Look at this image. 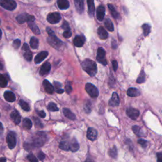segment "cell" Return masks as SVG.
I'll return each mask as SVG.
<instances>
[{
	"mask_svg": "<svg viewBox=\"0 0 162 162\" xmlns=\"http://www.w3.org/2000/svg\"><path fill=\"white\" fill-rule=\"evenodd\" d=\"M42 85H43V86H44L46 92H48V94H50V95L53 94L54 92V89H55V88H54V86L51 83H50L48 80H44V81H43Z\"/></svg>",
	"mask_w": 162,
	"mask_h": 162,
	"instance_id": "cell-18",
	"label": "cell"
},
{
	"mask_svg": "<svg viewBox=\"0 0 162 162\" xmlns=\"http://www.w3.org/2000/svg\"><path fill=\"white\" fill-rule=\"evenodd\" d=\"M63 113L65 116L72 120H75L76 119V116H75V114H74L69 109L67 108H65L63 109Z\"/></svg>",
	"mask_w": 162,
	"mask_h": 162,
	"instance_id": "cell-25",
	"label": "cell"
},
{
	"mask_svg": "<svg viewBox=\"0 0 162 162\" xmlns=\"http://www.w3.org/2000/svg\"><path fill=\"white\" fill-rule=\"evenodd\" d=\"M20 44H21V42H20L19 39H16V40L13 41V46L15 49H17V48H19L20 47Z\"/></svg>",
	"mask_w": 162,
	"mask_h": 162,
	"instance_id": "cell-45",
	"label": "cell"
},
{
	"mask_svg": "<svg viewBox=\"0 0 162 162\" xmlns=\"http://www.w3.org/2000/svg\"><path fill=\"white\" fill-rule=\"evenodd\" d=\"M0 5L5 9L12 11L17 7V3L14 0H0Z\"/></svg>",
	"mask_w": 162,
	"mask_h": 162,
	"instance_id": "cell-4",
	"label": "cell"
},
{
	"mask_svg": "<svg viewBox=\"0 0 162 162\" xmlns=\"http://www.w3.org/2000/svg\"><path fill=\"white\" fill-rule=\"evenodd\" d=\"M35 17L28 13H22L17 17V20L19 24H24L25 22H34Z\"/></svg>",
	"mask_w": 162,
	"mask_h": 162,
	"instance_id": "cell-6",
	"label": "cell"
},
{
	"mask_svg": "<svg viewBox=\"0 0 162 162\" xmlns=\"http://www.w3.org/2000/svg\"><path fill=\"white\" fill-rule=\"evenodd\" d=\"M1 37H2V31L1 29H0V39L1 38Z\"/></svg>",
	"mask_w": 162,
	"mask_h": 162,
	"instance_id": "cell-60",
	"label": "cell"
},
{
	"mask_svg": "<svg viewBox=\"0 0 162 162\" xmlns=\"http://www.w3.org/2000/svg\"><path fill=\"white\" fill-rule=\"evenodd\" d=\"M4 98L8 102H14L16 99V97L14 93L12 91H6L4 93Z\"/></svg>",
	"mask_w": 162,
	"mask_h": 162,
	"instance_id": "cell-23",
	"label": "cell"
},
{
	"mask_svg": "<svg viewBox=\"0 0 162 162\" xmlns=\"http://www.w3.org/2000/svg\"><path fill=\"white\" fill-rule=\"evenodd\" d=\"M38 158L40 160H43L45 158V154L44 153L42 152H40L39 153H38Z\"/></svg>",
	"mask_w": 162,
	"mask_h": 162,
	"instance_id": "cell-49",
	"label": "cell"
},
{
	"mask_svg": "<svg viewBox=\"0 0 162 162\" xmlns=\"http://www.w3.org/2000/svg\"><path fill=\"white\" fill-rule=\"evenodd\" d=\"M105 55L106 52L105 49L102 48H98V52H97L96 59L100 63L103 64V65H107V61L105 58Z\"/></svg>",
	"mask_w": 162,
	"mask_h": 162,
	"instance_id": "cell-8",
	"label": "cell"
},
{
	"mask_svg": "<svg viewBox=\"0 0 162 162\" xmlns=\"http://www.w3.org/2000/svg\"><path fill=\"white\" fill-rule=\"evenodd\" d=\"M85 37L84 35H77L74 39V44L77 47H82L85 42Z\"/></svg>",
	"mask_w": 162,
	"mask_h": 162,
	"instance_id": "cell-16",
	"label": "cell"
},
{
	"mask_svg": "<svg viewBox=\"0 0 162 162\" xmlns=\"http://www.w3.org/2000/svg\"><path fill=\"white\" fill-rule=\"evenodd\" d=\"M132 131H133V132H134V134L138 136H142L141 133V128H140L139 126H137V125L133 126Z\"/></svg>",
	"mask_w": 162,
	"mask_h": 162,
	"instance_id": "cell-40",
	"label": "cell"
},
{
	"mask_svg": "<svg viewBox=\"0 0 162 162\" xmlns=\"http://www.w3.org/2000/svg\"><path fill=\"white\" fill-rule=\"evenodd\" d=\"M127 95L130 97H136L141 95V92L136 88H130L127 90Z\"/></svg>",
	"mask_w": 162,
	"mask_h": 162,
	"instance_id": "cell-22",
	"label": "cell"
},
{
	"mask_svg": "<svg viewBox=\"0 0 162 162\" xmlns=\"http://www.w3.org/2000/svg\"><path fill=\"white\" fill-rule=\"evenodd\" d=\"M59 147L60 149H62L65 151H68L70 150V142L63 141L60 143Z\"/></svg>",
	"mask_w": 162,
	"mask_h": 162,
	"instance_id": "cell-30",
	"label": "cell"
},
{
	"mask_svg": "<svg viewBox=\"0 0 162 162\" xmlns=\"http://www.w3.org/2000/svg\"><path fill=\"white\" fill-rule=\"evenodd\" d=\"M8 84V81L3 74H0V87L5 88Z\"/></svg>",
	"mask_w": 162,
	"mask_h": 162,
	"instance_id": "cell-35",
	"label": "cell"
},
{
	"mask_svg": "<svg viewBox=\"0 0 162 162\" xmlns=\"http://www.w3.org/2000/svg\"><path fill=\"white\" fill-rule=\"evenodd\" d=\"M46 31H47V32L49 36H51V35H55V34H54V32L50 28H49V27L46 28Z\"/></svg>",
	"mask_w": 162,
	"mask_h": 162,
	"instance_id": "cell-54",
	"label": "cell"
},
{
	"mask_svg": "<svg viewBox=\"0 0 162 162\" xmlns=\"http://www.w3.org/2000/svg\"><path fill=\"white\" fill-rule=\"evenodd\" d=\"M30 45L31 46V48L32 49H37L38 48V45H39V41L38 39L35 38V37H32L30 41Z\"/></svg>",
	"mask_w": 162,
	"mask_h": 162,
	"instance_id": "cell-31",
	"label": "cell"
},
{
	"mask_svg": "<svg viewBox=\"0 0 162 162\" xmlns=\"http://www.w3.org/2000/svg\"><path fill=\"white\" fill-rule=\"evenodd\" d=\"M86 91L88 94L92 98H96L99 96L98 89L95 85L91 83H87L86 84Z\"/></svg>",
	"mask_w": 162,
	"mask_h": 162,
	"instance_id": "cell-3",
	"label": "cell"
},
{
	"mask_svg": "<svg viewBox=\"0 0 162 162\" xmlns=\"http://www.w3.org/2000/svg\"><path fill=\"white\" fill-rule=\"evenodd\" d=\"M57 4L61 10H66L69 8L70 4L68 0H57Z\"/></svg>",
	"mask_w": 162,
	"mask_h": 162,
	"instance_id": "cell-24",
	"label": "cell"
},
{
	"mask_svg": "<svg viewBox=\"0 0 162 162\" xmlns=\"http://www.w3.org/2000/svg\"><path fill=\"white\" fill-rule=\"evenodd\" d=\"M10 117L15 124H19L21 121V116L19 111L15 110H13L10 115Z\"/></svg>",
	"mask_w": 162,
	"mask_h": 162,
	"instance_id": "cell-17",
	"label": "cell"
},
{
	"mask_svg": "<svg viewBox=\"0 0 162 162\" xmlns=\"http://www.w3.org/2000/svg\"><path fill=\"white\" fill-rule=\"evenodd\" d=\"M142 28L143 29L144 34H145V36L148 35L150 33V32H151V27H150L149 25L147 24H145L142 26Z\"/></svg>",
	"mask_w": 162,
	"mask_h": 162,
	"instance_id": "cell-37",
	"label": "cell"
},
{
	"mask_svg": "<svg viewBox=\"0 0 162 162\" xmlns=\"http://www.w3.org/2000/svg\"><path fill=\"white\" fill-rule=\"evenodd\" d=\"M126 113L127 116L131 118L132 120H136L139 116V111L137 109L134 108H128L126 110Z\"/></svg>",
	"mask_w": 162,
	"mask_h": 162,
	"instance_id": "cell-10",
	"label": "cell"
},
{
	"mask_svg": "<svg viewBox=\"0 0 162 162\" xmlns=\"http://www.w3.org/2000/svg\"><path fill=\"white\" fill-rule=\"evenodd\" d=\"M27 159L30 162H38V160L33 154H30L27 156Z\"/></svg>",
	"mask_w": 162,
	"mask_h": 162,
	"instance_id": "cell-42",
	"label": "cell"
},
{
	"mask_svg": "<svg viewBox=\"0 0 162 162\" xmlns=\"http://www.w3.org/2000/svg\"><path fill=\"white\" fill-rule=\"evenodd\" d=\"M65 91L68 93V94H70V93L72 91V88L70 86V84H67L65 86Z\"/></svg>",
	"mask_w": 162,
	"mask_h": 162,
	"instance_id": "cell-48",
	"label": "cell"
},
{
	"mask_svg": "<svg viewBox=\"0 0 162 162\" xmlns=\"http://www.w3.org/2000/svg\"><path fill=\"white\" fill-rule=\"evenodd\" d=\"M109 154L110 156L113 158H116L117 156V147L113 146L112 148L110 149L109 151Z\"/></svg>",
	"mask_w": 162,
	"mask_h": 162,
	"instance_id": "cell-38",
	"label": "cell"
},
{
	"mask_svg": "<svg viewBox=\"0 0 162 162\" xmlns=\"http://www.w3.org/2000/svg\"><path fill=\"white\" fill-rule=\"evenodd\" d=\"M23 127L27 130H29L32 127V122L31 119L28 118H24L23 120Z\"/></svg>",
	"mask_w": 162,
	"mask_h": 162,
	"instance_id": "cell-29",
	"label": "cell"
},
{
	"mask_svg": "<svg viewBox=\"0 0 162 162\" xmlns=\"http://www.w3.org/2000/svg\"><path fill=\"white\" fill-rule=\"evenodd\" d=\"M0 24H1V20H0Z\"/></svg>",
	"mask_w": 162,
	"mask_h": 162,
	"instance_id": "cell-62",
	"label": "cell"
},
{
	"mask_svg": "<svg viewBox=\"0 0 162 162\" xmlns=\"http://www.w3.org/2000/svg\"><path fill=\"white\" fill-rule=\"evenodd\" d=\"M48 55V53L47 51H42L41 53H39L38 55H36V56L35 57L34 62L35 63H40L42 62L43 60H44L46 57Z\"/></svg>",
	"mask_w": 162,
	"mask_h": 162,
	"instance_id": "cell-19",
	"label": "cell"
},
{
	"mask_svg": "<svg viewBox=\"0 0 162 162\" xmlns=\"http://www.w3.org/2000/svg\"><path fill=\"white\" fill-rule=\"evenodd\" d=\"M84 110L87 113H89L91 111V103L88 102L87 103L85 104Z\"/></svg>",
	"mask_w": 162,
	"mask_h": 162,
	"instance_id": "cell-41",
	"label": "cell"
},
{
	"mask_svg": "<svg viewBox=\"0 0 162 162\" xmlns=\"http://www.w3.org/2000/svg\"><path fill=\"white\" fill-rule=\"evenodd\" d=\"M3 126L1 122H0V136L3 134Z\"/></svg>",
	"mask_w": 162,
	"mask_h": 162,
	"instance_id": "cell-56",
	"label": "cell"
},
{
	"mask_svg": "<svg viewBox=\"0 0 162 162\" xmlns=\"http://www.w3.org/2000/svg\"><path fill=\"white\" fill-rule=\"evenodd\" d=\"M120 104L119 97L117 92H114L112 94L111 99L109 101V105L111 106H117Z\"/></svg>",
	"mask_w": 162,
	"mask_h": 162,
	"instance_id": "cell-13",
	"label": "cell"
},
{
	"mask_svg": "<svg viewBox=\"0 0 162 162\" xmlns=\"http://www.w3.org/2000/svg\"><path fill=\"white\" fill-rule=\"evenodd\" d=\"M28 26L29 27V28L32 30V31L34 32L35 34L38 35L40 34V31H39V29L38 28V27L36 26L34 22H28Z\"/></svg>",
	"mask_w": 162,
	"mask_h": 162,
	"instance_id": "cell-28",
	"label": "cell"
},
{
	"mask_svg": "<svg viewBox=\"0 0 162 162\" xmlns=\"http://www.w3.org/2000/svg\"><path fill=\"white\" fill-rule=\"evenodd\" d=\"M111 46H112V48L113 49H116L117 48V42L115 41V40L112 41V42H111Z\"/></svg>",
	"mask_w": 162,
	"mask_h": 162,
	"instance_id": "cell-55",
	"label": "cell"
},
{
	"mask_svg": "<svg viewBox=\"0 0 162 162\" xmlns=\"http://www.w3.org/2000/svg\"><path fill=\"white\" fill-rule=\"evenodd\" d=\"M38 115L39 117H40L41 118H44L46 117V113L43 110H41V111H39L38 112Z\"/></svg>",
	"mask_w": 162,
	"mask_h": 162,
	"instance_id": "cell-53",
	"label": "cell"
},
{
	"mask_svg": "<svg viewBox=\"0 0 162 162\" xmlns=\"http://www.w3.org/2000/svg\"><path fill=\"white\" fill-rule=\"evenodd\" d=\"M63 35L65 38H69L72 36V32L70 31H65L63 32Z\"/></svg>",
	"mask_w": 162,
	"mask_h": 162,
	"instance_id": "cell-46",
	"label": "cell"
},
{
	"mask_svg": "<svg viewBox=\"0 0 162 162\" xmlns=\"http://www.w3.org/2000/svg\"><path fill=\"white\" fill-rule=\"evenodd\" d=\"M54 88H55V89L56 90L59 89H61V88H62V85H61L60 82H54Z\"/></svg>",
	"mask_w": 162,
	"mask_h": 162,
	"instance_id": "cell-50",
	"label": "cell"
},
{
	"mask_svg": "<svg viewBox=\"0 0 162 162\" xmlns=\"http://www.w3.org/2000/svg\"><path fill=\"white\" fill-rule=\"evenodd\" d=\"M98 34L99 38L102 39H106V38H108V36L107 32L103 27H99L98 28Z\"/></svg>",
	"mask_w": 162,
	"mask_h": 162,
	"instance_id": "cell-27",
	"label": "cell"
},
{
	"mask_svg": "<svg viewBox=\"0 0 162 162\" xmlns=\"http://www.w3.org/2000/svg\"><path fill=\"white\" fill-rule=\"evenodd\" d=\"M48 109L51 111H58L59 109L55 103H50L48 106Z\"/></svg>",
	"mask_w": 162,
	"mask_h": 162,
	"instance_id": "cell-39",
	"label": "cell"
},
{
	"mask_svg": "<svg viewBox=\"0 0 162 162\" xmlns=\"http://www.w3.org/2000/svg\"><path fill=\"white\" fill-rule=\"evenodd\" d=\"M157 162H162V152L158 153L156 154Z\"/></svg>",
	"mask_w": 162,
	"mask_h": 162,
	"instance_id": "cell-52",
	"label": "cell"
},
{
	"mask_svg": "<svg viewBox=\"0 0 162 162\" xmlns=\"http://www.w3.org/2000/svg\"><path fill=\"white\" fill-rule=\"evenodd\" d=\"M138 143L139 144V145H141V146L144 147V148H146V147H147V141H146V140L145 139H139L138 140Z\"/></svg>",
	"mask_w": 162,
	"mask_h": 162,
	"instance_id": "cell-44",
	"label": "cell"
},
{
	"mask_svg": "<svg viewBox=\"0 0 162 162\" xmlns=\"http://www.w3.org/2000/svg\"><path fill=\"white\" fill-rule=\"evenodd\" d=\"M61 20V15L59 13L54 12L49 13L47 17V20L48 22L52 24L58 23Z\"/></svg>",
	"mask_w": 162,
	"mask_h": 162,
	"instance_id": "cell-9",
	"label": "cell"
},
{
	"mask_svg": "<svg viewBox=\"0 0 162 162\" xmlns=\"http://www.w3.org/2000/svg\"><path fill=\"white\" fill-rule=\"evenodd\" d=\"M48 42L53 47L58 49L63 45V42L55 36V35H51L48 38Z\"/></svg>",
	"mask_w": 162,
	"mask_h": 162,
	"instance_id": "cell-5",
	"label": "cell"
},
{
	"mask_svg": "<svg viewBox=\"0 0 162 162\" xmlns=\"http://www.w3.org/2000/svg\"><path fill=\"white\" fill-rule=\"evenodd\" d=\"M105 26L109 31L113 32L114 31V27H113V23L111 22V21L110 19H108L105 21Z\"/></svg>",
	"mask_w": 162,
	"mask_h": 162,
	"instance_id": "cell-33",
	"label": "cell"
},
{
	"mask_svg": "<svg viewBox=\"0 0 162 162\" xmlns=\"http://www.w3.org/2000/svg\"><path fill=\"white\" fill-rule=\"evenodd\" d=\"M34 118V124L35 125V127H38V128H41L43 127V125L41 123V122L40 121V120L38 119V118Z\"/></svg>",
	"mask_w": 162,
	"mask_h": 162,
	"instance_id": "cell-43",
	"label": "cell"
},
{
	"mask_svg": "<svg viewBox=\"0 0 162 162\" xmlns=\"http://www.w3.org/2000/svg\"><path fill=\"white\" fill-rule=\"evenodd\" d=\"M3 64L1 62V60H0V70H3Z\"/></svg>",
	"mask_w": 162,
	"mask_h": 162,
	"instance_id": "cell-59",
	"label": "cell"
},
{
	"mask_svg": "<svg viewBox=\"0 0 162 162\" xmlns=\"http://www.w3.org/2000/svg\"><path fill=\"white\" fill-rule=\"evenodd\" d=\"M0 162H6V158L4 157H1L0 158Z\"/></svg>",
	"mask_w": 162,
	"mask_h": 162,
	"instance_id": "cell-58",
	"label": "cell"
},
{
	"mask_svg": "<svg viewBox=\"0 0 162 162\" xmlns=\"http://www.w3.org/2000/svg\"><path fill=\"white\" fill-rule=\"evenodd\" d=\"M105 15V8L102 5L98 7L96 10V17L99 21H102L104 19Z\"/></svg>",
	"mask_w": 162,
	"mask_h": 162,
	"instance_id": "cell-14",
	"label": "cell"
},
{
	"mask_svg": "<svg viewBox=\"0 0 162 162\" xmlns=\"http://www.w3.org/2000/svg\"><path fill=\"white\" fill-rule=\"evenodd\" d=\"M87 2L88 6V14L90 17H92L95 12L94 0H87Z\"/></svg>",
	"mask_w": 162,
	"mask_h": 162,
	"instance_id": "cell-20",
	"label": "cell"
},
{
	"mask_svg": "<svg viewBox=\"0 0 162 162\" xmlns=\"http://www.w3.org/2000/svg\"><path fill=\"white\" fill-rule=\"evenodd\" d=\"M75 8H76L77 12L82 13L84 12V0H74Z\"/></svg>",
	"mask_w": 162,
	"mask_h": 162,
	"instance_id": "cell-21",
	"label": "cell"
},
{
	"mask_svg": "<svg viewBox=\"0 0 162 162\" xmlns=\"http://www.w3.org/2000/svg\"><path fill=\"white\" fill-rule=\"evenodd\" d=\"M46 1H50V0H46Z\"/></svg>",
	"mask_w": 162,
	"mask_h": 162,
	"instance_id": "cell-61",
	"label": "cell"
},
{
	"mask_svg": "<svg viewBox=\"0 0 162 162\" xmlns=\"http://www.w3.org/2000/svg\"><path fill=\"white\" fill-rule=\"evenodd\" d=\"M56 92L57 93H58V94H62V93L64 92V90L62 89H59L56 90Z\"/></svg>",
	"mask_w": 162,
	"mask_h": 162,
	"instance_id": "cell-57",
	"label": "cell"
},
{
	"mask_svg": "<svg viewBox=\"0 0 162 162\" xmlns=\"http://www.w3.org/2000/svg\"><path fill=\"white\" fill-rule=\"evenodd\" d=\"M22 50L24 51V56L28 62H31L32 59V52L30 51L28 45L25 43L24 44L23 47H22Z\"/></svg>",
	"mask_w": 162,
	"mask_h": 162,
	"instance_id": "cell-12",
	"label": "cell"
},
{
	"mask_svg": "<svg viewBox=\"0 0 162 162\" xmlns=\"http://www.w3.org/2000/svg\"><path fill=\"white\" fill-rule=\"evenodd\" d=\"M62 28L65 31H70V27H69V25L67 22L66 21H64L63 25H62Z\"/></svg>",
	"mask_w": 162,
	"mask_h": 162,
	"instance_id": "cell-47",
	"label": "cell"
},
{
	"mask_svg": "<svg viewBox=\"0 0 162 162\" xmlns=\"http://www.w3.org/2000/svg\"><path fill=\"white\" fill-rule=\"evenodd\" d=\"M79 149V145L77 140L75 138L72 139V141L70 142V150L72 152H75L78 151Z\"/></svg>",
	"mask_w": 162,
	"mask_h": 162,
	"instance_id": "cell-26",
	"label": "cell"
},
{
	"mask_svg": "<svg viewBox=\"0 0 162 162\" xmlns=\"http://www.w3.org/2000/svg\"><path fill=\"white\" fill-rule=\"evenodd\" d=\"M6 142L8 143V147L10 149H12L15 147L17 144L16 134L15 132H10L6 136Z\"/></svg>",
	"mask_w": 162,
	"mask_h": 162,
	"instance_id": "cell-7",
	"label": "cell"
},
{
	"mask_svg": "<svg viewBox=\"0 0 162 162\" xmlns=\"http://www.w3.org/2000/svg\"><path fill=\"white\" fill-rule=\"evenodd\" d=\"M108 6V8L110 10L111 15H112L113 17L115 18V19H117L118 16H119V14L118 13V12H117L116 10H115V7L112 5H110V4H109Z\"/></svg>",
	"mask_w": 162,
	"mask_h": 162,
	"instance_id": "cell-34",
	"label": "cell"
},
{
	"mask_svg": "<svg viewBox=\"0 0 162 162\" xmlns=\"http://www.w3.org/2000/svg\"><path fill=\"white\" fill-rule=\"evenodd\" d=\"M145 80H146L145 73V72H144V70H141L138 79H137L136 82L138 84H141V83H143V82H145Z\"/></svg>",
	"mask_w": 162,
	"mask_h": 162,
	"instance_id": "cell-32",
	"label": "cell"
},
{
	"mask_svg": "<svg viewBox=\"0 0 162 162\" xmlns=\"http://www.w3.org/2000/svg\"><path fill=\"white\" fill-rule=\"evenodd\" d=\"M82 67L91 77L95 76L97 73L96 63L90 59H86L82 63Z\"/></svg>",
	"mask_w": 162,
	"mask_h": 162,
	"instance_id": "cell-2",
	"label": "cell"
},
{
	"mask_svg": "<svg viewBox=\"0 0 162 162\" xmlns=\"http://www.w3.org/2000/svg\"><path fill=\"white\" fill-rule=\"evenodd\" d=\"M98 137V132L95 128L89 127L87 131V138L91 141H95Z\"/></svg>",
	"mask_w": 162,
	"mask_h": 162,
	"instance_id": "cell-11",
	"label": "cell"
},
{
	"mask_svg": "<svg viewBox=\"0 0 162 162\" xmlns=\"http://www.w3.org/2000/svg\"><path fill=\"white\" fill-rule=\"evenodd\" d=\"M20 105L21 106L22 108L24 110L26 111H29L30 110V106L29 105V104L25 102V101L21 99L20 100V102H19Z\"/></svg>",
	"mask_w": 162,
	"mask_h": 162,
	"instance_id": "cell-36",
	"label": "cell"
},
{
	"mask_svg": "<svg viewBox=\"0 0 162 162\" xmlns=\"http://www.w3.org/2000/svg\"><path fill=\"white\" fill-rule=\"evenodd\" d=\"M112 66L114 71H117L118 68V63L116 60H113L112 61Z\"/></svg>",
	"mask_w": 162,
	"mask_h": 162,
	"instance_id": "cell-51",
	"label": "cell"
},
{
	"mask_svg": "<svg viewBox=\"0 0 162 162\" xmlns=\"http://www.w3.org/2000/svg\"><path fill=\"white\" fill-rule=\"evenodd\" d=\"M50 70H51V64L49 62H46L41 66L40 71H39V74H40L41 76L46 75L49 74Z\"/></svg>",
	"mask_w": 162,
	"mask_h": 162,
	"instance_id": "cell-15",
	"label": "cell"
},
{
	"mask_svg": "<svg viewBox=\"0 0 162 162\" xmlns=\"http://www.w3.org/2000/svg\"><path fill=\"white\" fill-rule=\"evenodd\" d=\"M47 140V136L44 132H38L35 135L32 136L24 143V148L27 151H31L35 148H38L44 145Z\"/></svg>",
	"mask_w": 162,
	"mask_h": 162,
	"instance_id": "cell-1",
	"label": "cell"
}]
</instances>
